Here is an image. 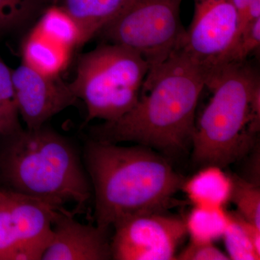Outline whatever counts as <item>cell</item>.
Masks as SVG:
<instances>
[{
    "label": "cell",
    "instance_id": "e0dca14e",
    "mask_svg": "<svg viewBox=\"0 0 260 260\" xmlns=\"http://www.w3.org/2000/svg\"><path fill=\"white\" fill-rule=\"evenodd\" d=\"M229 221L225 208L194 207L185 220L191 241L211 242L221 239Z\"/></svg>",
    "mask_w": 260,
    "mask_h": 260
},
{
    "label": "cell",
    "instance_id": "44dd1931",
    "mask_svg": "<svg viewBox=\"0 0 260 260\" xmlns=\"http://www.w3.org/2000/svg\"><path fill=\"white\" fill-rule=\"evenodd\" d=\"M18 242L10 211L9 195L0 189V260H16Z\"/></svg>",
    "mask_w": 260,
    "mask_h": 260
},
{
    "label": "cell",
    "instance_id": "9c48e42d",
    "mask_svg": "<svg viewBox=\"0 0 260 260\" xmlns=\"http://www.w3.org/2000/svg\"><path fill=\"white\" fill-rule=\"evenodd\" d=\"M12 78L19 114L27 129L42 127L51 117L78 102L70 83L59 76L38 73L23 63L12 71Z\"/></svg>",
    "mask_w": 260,
    "mask_h": 260
},
{
    "label": "cell",
    "instance_id": "3957f363",
    "mask_svg": "<svg viewBox=\"0 0 260 260\" xmlns=\"http://www.w3.org/2000/svg\"><path fill=\"white\" fill-rule=\"evenodd\" d=\"M0 181L14 191L57 208L74 203L75 213L90 200L92 186L79 153L69 140L44 127L3 136Z\"/></svg>",
    "mask_w": 260,
    "mask_h": 260
},
{
    "label": "cell",
    "instance_id": "52a82bcc",
    "mask_svg": "<svg viewBox=\"0 0 260 260\" xmlns=\"http://www.w3.org/2000/svg\"><path fill=\"white\" fill-rule=\"evenodd\" d=\"M113 259H176L178 246L187 235L185 220L164 212L140 214L114 225Z\"/></svg>",
    "mask_w": 260,
    "mask_h": 260
},
{
    "label": "cell",
    "instance_id": "ba28073f",
    "mask_svg": "<svg viewBox=\"0 0 260 260\" xmlns=\"http://www.w3.org/2000/svg\"><path fill=\"white\" fill-rule=\"evenodd\" d=\"M237 28L233 0H194V14L186 29L183 50L210 74L234 42Z\"/></svg>",
    "mask_w": 260,
    "mask_h": 260
},
{
    "label": "cell",
    "instance_id": "ffe728a7",
    "mask_svg": "<svg viewBox=\"0 0 260 260\" xmlns=\"http://www.w3.org/2000/svg\"><path fill=\"white\" fill-rule=\"evenodd\" d=\"M259 45L260 18L246 25L237 34L216 68L222 65L246 62V59L259 49Z\"/></svg>",
    "mask_w": 260,
    "mask_h": 260
},
{
    "label": "cell",
    "instance_id": "7a4b0ae2",
    "mask_svg": "<svg viewBox=\"0 0 260 260\" xmlns=\"http://www.w3.org/2000/svg\"><path fill=\"white\" fill-rule=\"evenodd\" d=\"M84 161L95 196L96 225L106 230L134 215L169 209L184 181L162 155L139 145L89 139Z\"/></svg>",
    "mask_w": 260,
    "mask_h": 260
},
{
    "label": "cell",
    "instance_id": "8fae6325",
    "mask_svg": "<svg viewBox=\"0 0 260 260\" xmlns=\"http://www.w3.org/2000/svg\"><path fill=\"white\" fill-rule=\"evenodd\" d=\"M7 191L18 242L16 260L42 259L52 239L54 219L61 210L42 200Z\"/></svg>",
    "mask_w": 260,
    "mask_h": 260
},
{
    "label": "cell",
    "instance_id": "d4e9b609",
    "mask_svg": "<svg viewBox=\"0 0 260 260\" xmlns=\"http://www.w3.org/2000/svg\"><path fill=\"white\" fill-rule=\"evenodd\" d=\"M46 1L50 2V3H54V4H56V3H60V2L61 3L62 0H46Z\"/></svg>",
    "mask_w": 260,
    "mask_h": 260
},
{
    "label": "cell",
    "instance_id": "5bb4252c",
    "mask_svg": "<svg viewBox=\"0 0 260 260\" xmlns=\"http://www.w3.org/2000/svg\"><path fill=\"white\" fill-rule=\"evenodd\" d=\"M72 51L32 29L22 47L23 63L38 73L59 76L66 68Z\"/></svg>",
    "mask_w": 260,
    "mask_h": 260
},
{
    "label": "cell",
    "instance_id": "30bf717a",
    "mask_svg": "<svg viewBox=\"0 0 260 260\" xmlns=\"http://www.w3.org/2000/svg\"><path fill=\"white\" fill-rule=\"evenodd\" d=\"M74 211L56 215L53 237L43 260H107L112 259L107 231L98 225L80 223Z\"/></svg>",
    "mask_w": 260,
    "mask_h": 260
},
{
    "label": "cell",
    "instance_id": "7402d4cb",
    "mask_svg": "<svg viewBox=\"0 0 260 260\" xmlns=\"http://www.w3.org/2000/svg\"><path fill=\"white\" fill-rule=\"evenodd\" d=\"M39 0H0V30L25 23L37 8Z\"/></svg>",
    "mask_w": 260,
    "mask_h": 260
},
{
    "label": "cell",
    "instance_id": "7c38bea8",
    "mask_svg": "<svg viewBox=\"0 0 260 260\" xmlns=\"http://www.w3.org/2000/svg\"><path fill=\"white\" fill-rule=\"evenodd\" d=\"M222 169L218 166H206L184 180L181 189L194 207L225 208L232 195V179Z\"/></svg>",
    "mask_w": 260,
    "mask_h": 260
},
{
    "label": "cell",
    "instance_id": "8992f818",
    "mask_svg": "<svg viewBox=\"0 0 260 260\" xmlns=\"http://www.w3.org/2000/svg\"><path fill=\"white\" fill-rule=\"evenodd\" d=\"M183 0H129L98 34L109 43L133 49L150 68L182 48L186 29L181 23Z\"/></svg>",
    "mask_w": 260,
    "mask_h": 260
},
{
    "label": "cell",
    "instance_id": "4fadbf2b",
    "mask_svg": "<svg viewBox=\"0 0 260 260\" xmlns=\"http://www.w3.org/2000/svg\"><path fill=\"white\" fill-rule=\"evenodd\" d=\"M129 0H62L63 8L80 30L81 45L88 42L112 20Z\"/></svg>",
    "mask_w": 260,
    "mask_h": 260
},
{
    "label": "cell",
    "instance_id": "603a6c76",
    "mask_svg": "<svg viewBox=\"0 0 260 260\" xmlns=\"http://www.w3.org/2000/svg\"><path fill=\"white\" fill-rule=\"evenodd\" d=\"M176 259L181 260H228L227 254L219 249L211 242H197L191 241Z\"/></svg>",
    "mask_w": 260,
    "mask_h": 260
},
{
    "label": "cell",
    "instance_id": "6da1fadb",
    "mask_svg": "<svg viewBox=\"0 0 260 260\" xmlns=\"http://www.w3.org/2000/svg\"><path fill=\"white\" fill-rule=\"evenodd\" d=\"M208 70L182 48L152 67L134 107L119 119L90 129V139L117 144L130 142L175 153L191 143L195 112Z\"/></svg>",
    "mask_w": 260,
    "mask_h": 260
},
{
    "label": "cell",
    "instance_id": "cb8c5ba5",
    "mask_svg": "<svg viewBox=\"0 0 260 260\" xmlns=\"http://www.w3.org/2000/svg\"><path fill=\"white\" fill-rule=\"evenodd\" d=\"M233 2L238 15L237 35L246 25L260 18V0H233Z\"/></svg>",
    "mask_w": 260,
    "mask_h": 260
},
{
    "label": "cell",
    "instance_id": "5b68a950",
    "mask_svg": "<svg viewBox=\"0 0 260 260\" xmlns=\"http://www.w3.org/2000/svg\"><path fill=\"white\" fill-rule=\"evenodd\" d=\"M150 65L138 52L119 44H102L82 56L70 88L85 103V125L112 121L129 112L139 99Z\"/></svg>",
    "mask_w": 260,
    "mask_h": 260
},
{
    "label": "cell",
    "instance_id": "2e32d148",
    "mask_svg": "<svg viewBox=\"0 0 260 260\" xmlns=\"http://www.w3.org/2000/svg\"><path fill=\"white\" fill-rule=\"evenodd\" d=\"M32 29L69 50L81 46L79 27L61 6L54 5L46 10Z\"/></svg>",
    "mask_w": 260,
    "mask_h": 260
},
{
    "label": "cell",
    "instance_id": "d6986e66",
    "mask_svg": "<svg viewBox=\"0 0 260 260\" xmlns=\"http://www.w3.org/2000/svg\"><path fill=\"white\" fill-rule=\"evenodd\" d=\"M232 191L230 201L238 214L249 223L260 228V189L257 184L237 175L231 176Z\"/></svg>",
    "mask_w": 260,
    "mask_h": 260
},
{
    "label": "cell",
    "instance_id": "277c9868",
    "mask_svg": "<svg viewBox=\"0 0 260 260\" xmlns=\"http://www.w3.org/2000/svg\"><path fill=\"white\" fill-rule=\"evenodd\" d=\"M259 85V75L246 62L210 72L205 87L213 96L195 123L191 138L196 164L223 168L250 151L259 131L260 115L251 107Z\"/></svg>",
    "mask_w": 260,
    "mask_h": 260
},
{
    "label": "cell",
    "instance_id": "9a60e30c",
    "mask_svg": "<svg viewBox=\"0 0 260 260\" xmlns=\"http://www.w3.org/2000/svg\"><path fill=\"white\" fill-rule=\"evenodd\" d=\"M229 221L223 237L228 256L234 260L260 259V228L238 213H229Z\"/></svg>",
    "mask_w": 260,
    "mask_h": 260
},
{
    "label": "cell",
    "instance_id": "ac0fdd59",
    "mask_svg": "<svg viewBox=\"0 0 260 260\" xmlns=\"http://www.w3.org/2000/svg\"><path fill=\"white\" fill-rule=\"evenodd\" d=\"M12 71L0 60V135L6 136L22 129L19 121Z\"/></svg>",
    "mask_w": 260,
    "mask_h": 260
}]
</instances>
